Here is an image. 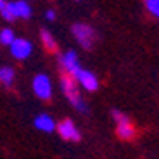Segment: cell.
Segmentation results:
<instances>
[{"instance_id": "1", "label": "cell", "mask_w": 159, "mask_h": 159, "mask_svg": "<svg viewBox=\"0 0 159 159\" xmlns=\"http://www.w3.org/2000/svg\"><path fill=\"white\" fill-rule=\"evenodd\" d=\"M61 90L62 93L66 95V99L71 102V106L80 112V114H88V104L85 102V99L81 97L80 93V88H78V83L75 80L68 75H62L61 76Z\"/></svg>"}, {"instance_id": "2", "label": "cell", "mask_w": 159, "mask_h": 159, "mask_svg": "<svg viewBox=\"0 0 159 159\" xmlns=\"http://www.w3.org/2000/svg\"><path fill=\"white\" fill-rule=\"evenodd\" d=\"M0 14L5 21H16V19H28L31 17V5L24 0H14L5 2V5L0 9Z\"/></svg>"}, {"instance_id": "3", "label": "cell", "mask_w": 159, "mask_h": 159, "mask_svg": "<svg viewBox=\"0 0 159 159\" xmlns=\"http://www.w3.org/2000/svg\"><path fill=\"white\" fill-rule=\"evenodd\" d=\"M71 31H73L75 40L85 50H90L93 47V43H95V40H97V35H95V31H93L92 26H88L85 23H76V24H73Z\"/></svg>"}, {"instance_id": "4", "label": "cell", "mask_w": 159, "mask_h": 159, "mask_svg": "<svg viewBox=\"0 0 159 159\" xmlns=\"http://www.w3.org/2000/svg\"><path fill=\"white\" fill-rule=\"evenodd\" d=\"M31 88H33V93H35L40 100L52 99V93H54V88H52V80L48 78V75H45V73H38V75L33 78Z\"/></svg>"}, {"instance_id": "5", "label": "cell", "mask_w": 159, "mask_h": 159, "mask_svg": "<svg viewBox=\"0 0 159 159\" xmlns=\"http://www.w3.org/2000/svg\"><path fill=\"white\" fill-rule=\"evenodd\" d=\"M59 64L62 71L66 73L68 76H71L73 80L78 76V73L81 71V64H80V57L75 50H66L62 54H59Z\"/></svg>"}, {"instance_id": "6", "label": "cell", "mask_w": 159, "mask_h": 159, "mask_svg": "<svg viewBox=\"0 0 159 159\" xmlns=\"http://www.w3.org/2000/svg\"><path fill=\"white\" fill-rule=\"evenodd\" d=\"M112 119L116 123V133H118L119 139L130 140L135 137V126H133V123L130 121V118L126 114L119 111H112Z\"/></svg>"}, {"instance_id": "7", "label": "cell", "mask_w": 159, "mask_h": 159, "mask_svg": "<svg viewBox=\"0 0 159 159\" xmlns=\"http://www.w3.org/2000/svg\"><path fill=\"white\" fill-rule=\"evenodd\" d=\"M11 54L14 59L17 61H24V59H28L30 56H31V52H33V43L30 42L28 38H17L11 43Z\"/></svg>"}, {"instance_id": "8", "label": "cell", "mask_w": 159, "mask_h": 159, "mask_svg": "<svg viewBox=\"0 0 159 159\" xmlns=\"http://www.w3.org/2000/svg\"><path fill=\"white\" fill-rule=\"evenodd\" d=\"M56 130L61 135V139L69 140V142H78L81 139V133H80V130L76 128V125L71 119H62L59 125H56Z\"/></svg>"}, {"instance_id": "9", "label": "cell", "mask_w": 159, "mask_h": 159, "mask_svg": "<svg viewBox=\"0 0 159 159\" xmlns=\"http://www.w3.org/2000/svg\"><path fill=\"white\" fill-rule=\"evenodd\" d=\"M75 81L87 92L99 90V78H97L95 73L88 71V69H81V71L78 73V76L75 78Z\"/></svg>"}, {"instance_id": "10", "label": "cell", "mask_w": 159, "mask_h": 159, "mask_svg": "<svg viewBox=\"0 0 159 159\" xmlns=\"http://www.w3.org/2000/svg\"><path fill=\"white\" fill-rule=\"evenodd\" d=\"M35 126L38 128L40 131L52 133V131H56V121H54V118L48 116V114H40L35 118Z\"/></svg>"}, {"instance_id": "11", "label": "cell", "mask_w": 159, "mask_h": 159, "mask_svg": "<svg viewBox=\"0 0 159 159\" xmlns=\"http://www.w3.org/2000/svg\"><path fill=\"white\" fill-rule=\"evenodd\" d=\"M16 80V73L11 66H0V83L4 87H12Z\"/></svg>"}, {"instance_id": "12", "label": "cell", "mask_w": 159, "mask_h": 159, "mask_svg": "<svg viewBox=\"0 0 159 159\" xmlns=\"http://www.w3.org/2000/svg\"><path fill=\"white\" fill-rule=\"evenodd\" d=\"M40 38H42V43H43V47L47 48L48 52H54L57 48V42H56V38L52 36L50 31L42 30V31H40Z\"/></svg>"}, {"instance_id": "13", "label": "cell", "mask_w": 159, "mask_h": 159, "mask_svg": "<svg viewBox=\"0 0 159 159\" xmlns=\"http://www.w3.org/2000/svg\"><path fill=\"white\" fill-rule=\"evenodd\" d=\"M16 40V33L12 31L11 28H2L0 30V43L5 47H11V43Z\"/></svg>"}, {"instance_id": "14", "label": "cell", "mask_w": 159, "mask_h": 159, "mask_svg": "<svg viewBox=\"0 0 159 159\" xmlns=\"http://www.w3.org/2000/svg\"><path fill=\"white\" fill-rule=\"evenodd\" d=\"M143 7L152 17L159 19V0H143Z\"/></svg>"}, {"instance_id": "15", "label": "cell", "mask_w": 159, "mask_h": 159, "mask_svg": "<svg viewBox=\"0 0 159 159\" xmlns=\"http://www.w3.org/2000/svg\"><path fill=\"white\" fill-rule=\"evenodd\" d=\"M45 17H47L48 21H54V19L57 17V14H56V11H52V9H50V11L45 12Z\"/></svg>"}, {"instance_id": "16", "label": "cell", "mask_w": 159, "mask_h": 159, "mask_svg": "<svg viewBox=\"0 0 159 159\" xmlns=\"http://www.w3.org/2000/svg\"><path fill=\"white\" fill-rule=\"evenodd\" d=\"M4 5H5V0H0V9L4 7Z\"/></svg>"}, {"instance_id": "17", "label": "cell", "mask_w": 159, "mask_h": 159, "mask_svg": "<svg viewBox=\"0 0 159 159\" xmlns=\"http://www.w3.org/2000/svg\"><path fill=\"white\" fill-rule=\"evenodd\" d=\"M24 2H28V4H30V0H24Z\"/></svg>"}]
</instances>
